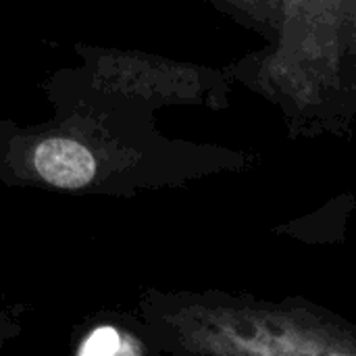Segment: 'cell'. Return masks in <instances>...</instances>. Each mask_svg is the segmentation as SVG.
I'll return each mask as SVG.
<instances>
[{
    "label": "cell",
    "instance_id": "obj_1",
    "mask_svg": "<svg viewBox=\"0 0 356 356\" xmlns=\"http://www.w3.org/2000/svg\"><path fill=\"white\" fill-rule=\"evenodd\" d=\"M33 169L54 188L81 190L96 177V159L77 140L48 138L33 150Z\"/></svg>",
    "mask_w": 356,
    "mask_h": 356
},
{
    "label": "cell",
    "instance_id": "obj_2",
    "mask_svg": "<svg viewBox=\"0 0 356 356\" xmlns=\"http://www.w3.org/2000/svg\"><path fill=\"white\" fill-rule=\"evenodd\" d=\"M119 334L111 327H102V330H96L88 342L81 346V355H115L119 353Z\"/></svg>",
    "mask_w": 356,
    "mask_h": 356
}]
</instances>
